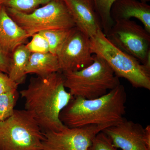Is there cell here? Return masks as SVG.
<instances>
[{"mask_svg": "<svg viewBox=\"0 0 150 150\" xmlns=\"http://www.w3.org/2000/svg\"><path fill=\"white\" fill-rule=\"evenodd\" d=\"M61 72L45 77H31L26 88L19 92L25 109L32 113L42 131L60 132L67 128L59 115L74 97L66 90Z\"/></svg>", "mask_w": 150, "mask_h": 150, "instance_id": "6da1fadb", "label": "cell"}, {"mask_svg": "<svg viewBox=\"0 0 150 150\" xmlns=\"http://www.w3.org/2000/svg\"><path fill=\"white\" fill-rule=\"evenodd\" d=\"M127 94L123 85L94 99L74 97L62 110L60 121L68 128L89 125L112 126L123 120Z\"/></svg>", "mask_w": 150, "mask_h": 150, "instance_id": "7a4b0ae2", "label": "cell"}, {"mask_svg": "<svg viewBox=\"0 0 150 150\" xmlns=\"http://www.w3.org/2000/svg\"><path fill=\"white\" fill-rule=\"evenodd\" d=\"M92 64L79 71L63 73L64 86L74 97L98 98L121 84L118 78L104 59L94 54Z\"/></svg>", "mask_w": 150, "mask_h": 150, "instance_id": "3957f363", "label": "cell"}, {"mask_svg": "<svg viewBox=\"0 0 150 150\" xmlns=\"http://www.w3.org/2000/svg\"><path fill=\"white\" fill-rule=\"evenodd\" d=\"M90 39L93 54L104 59L118 78L126 79L135 88L150 90V67L113 45L103 30Z\"/></svg>", "mask_w": 150, "mask_h": 150, "instance_id": "277c9868", "label": "cell"}, {"mask_svg": "<svg viewBox=\"0 0 150 150\" xmlns=\"http://www.w3.org/2000/svg\"><path fill=\"white\" fill-rule=\"evenodd\" d=\"M43 132L32 113L15 109L0 122V150H42Z\"/></svg>", "mask_w": 150, "mask_h": 150, "instance_id": "5b68a950", "label": "cell"}, {"mask_svg": "<svg viewBox=\"0 0 150 150\" xmlns=\"http://www.w3.org/2000/svg\"><path fill=\"white\" fill-rule=\"evenodd\" d=\"M6 8L9 15L29 37L36 33L53 29H71L76 26L62 0H53L30 13Z\"/></svg>", "mask_w": 150, "mask_h": 150, "instance_id": "8992f818", "label": "cell"}, {"mask_svg": "<svg viewBox=\"0 0 150 150\" xmlns=\"http://www.w3.org/2000/svg\"><path fill=\"white\" fill-rule=\"evenodd\" d=\"M105 35L117 48L150 67V33L144 27L131 19L120 20Z\"/></svg>", "mask_w": 150, "mask_h": 150, "instance_id": "52a82bcc", "label": "cell"}, {"mask_svg": "<svg viewBox=\"0 0 150 150\" xmlns=\"http://www.w3.org/2000/svg\"><path fill=\"white\" fill-rule=\"evenodd\" d=\"M91 39L75 26L57 54L62 73L79 71L92 64Z\"/></svg>", "mask_w": 150, "mask_h": 150, "instance_id": "ba28073f", "label": "cell"}, {"mask_svg": "<svg viewBox=\"0 0 150 150\" xmlns=\"http://www.w3.org/2000/svg\"><path fill=\"white\" fill-rule=\"evenodd\" d=\"M109 126L89 125L80 128L67 127L60 132L46 131L43 133L41 149L42 150H88L97 134Z\"/></svg>", "mask_w": 150, "mask_h": 150, "instance_id": "9c48e42d", "label": "cell"}, {"mask_svg": "<svg viewBox=\"0 0 150 150\" xmlns=\"http://www.w3.org/2000/svg\"><path fill=\"white\" fill-rule=\"evenodd\" d=\"M117 149L122 150H150L145 137V128L139 123L124 118L119 123L102 131Z\"/></svg>", "mask_w": 150, "mask_h": 150, "instance_id": "30bf717a", "label": "cell"}, {"mask_svg": "<svg viewBox=\"0 0 150 150\" xmlns=\"http://www.w3.org/2000/svg\"><path fill=\"white\" fill-rule=\"evenodd\" d=\"M76 27L91 38L103 30L93 0H62Z\"/></svg>", "mask_w": 150, "mask_h": 150, "instance_id": "8fae6325", "label": "cell"}, {"mask_svg": "<svg viewBox=\"0 0 150 150\" xmlns=\"http://www.w3.org/2000/svg\"><path fill=\"white\" fill-rule=\"evenodd\" d=\"M29 37L26 32L0 5V50L10 55L18 46L24 44Z\"/></svg>", "mask_w": 150, "mask_h": 150, "instance_id": "7c38bea8", "label": "cell"}, {"mask_svg": "<svg viewBox=\"0 0 150 150\" xmlns=\"http://www.w3.org/2000/svg\"><path fill=\"white\" fill-rule=\"evenodd\" d=\"M110 16L113 22L135 18L150 33V6L140 0H117L112 4Z\"/></svg>", "mask_w": 150, "mask_h": 150, "instance_id": "4fadbf2b", "label": "cell"}, {"mask_svg": "<svg viewBox=\"0 0 150 150\" xmlns=\"http://www.w3.org/2000/svg\"><path fill=\"white\" fill-rule=\"evenodd\" d=\"M61 71L57 55L48 52L31 53L26 67V74L45 77Z\"/></svg>", "mask_w": 150, "mask_h": 150, "instance_id": "5bb4252c", "label": "cell"}, {"mask_svg": "<svg viewBox=\"0 0 150 150\" xmlns=\"http://www.w3.org/2000/svg\"><path fill=\"white\" fill-rule=\"evenodd\" d=\"M30 51L26 45L18 46L10 55L9 68L8 75L13 81L18 84L24 83L26 77V69Z\"/></svg>", "mask_w": 150, "mask_h": 150, "instance_id": "9a60e30c", "label": "cell"}, {"mask_svg": "<svg viewBox=\"0 0 150 150\" xmlns=\"http://www.w3.org/2000/svg\"><path fill=\"white\" fill-rule=\"evenodd\" d=\"M117 0H93L97 13L99 17L103 31L105 35L108 32L114 23L111 16L110 9L115 2ZM149 2L150 0H140Z\"/></svg>", "mask_w": 150, "mask_h": 150, "instance_id": "2e32d148", "label": "cell"}, {"mask_svg": "<svg viewBox=\"0 0 150 150\" xmlns=\"http://www.w3.org/2000/svg\"><path fill=\"white\" fill-rule=\"evenodd\" d=\"M71 29H53L39 32L46 38L49 46V52L57 55L69 36Z\"/></svg>", "mask_w": 150, "mask_h": 150, "instance_id": "e0dca14e", "label": "cell"}, {"mask_svg": "<svg viewBox=\"0 0 150 150\" xmlns=\"http://www.w3.org/2000/svg\"><path fill=\"white\" fill-rule=\"evenodd\" d=\"M53 0H4L2 4L7 8L23 13H30L40 6H43Z\"/></svg>", "mask_w": 150, "mask_h": 150, "instance_id": "ac0fdd59", "label": "cell"}, {"mask_svg": "<svg viewBox=\"0 0 150 150\" xmlns=\"http://www.w3.org/2000/svg\"><path fill=\"white\" fill-rule=\"evenodd\" d=\"M19 95L18 91L12 93L0 94V122L13 114Z\"/></svg>", "mask_w": 150, "mask_h": 150, "instance_id": "d6986e66", "label": "cell"}, {"mask_svg": "<svg viewBox=\"0 0 150 150\" xmlns=\"http://www.w3.org/2000/svg\"><path fill=\"white\" fill-rule=\"evenodd\" d=\"M30 42L26 46L31 53H46L49 52V46L46 38L40 33L32 36Z\"/></svg>", "mask_w": 150, "mask_h": 150, "instance_id": "ffe728a7", "label": "cell"}, {"mask_svg": "<svg viewBox=\"0 0 150 150\" xmlns=\"http://www.w3.org/2000/svg\"><path fill=\"white\" fill-rule=\"evenodd\" d=\"M88 150H118L114 146L110 138L101 131L94 138Z\"/></svg>", "mask_w": 150, "mask_h": 150, "instance_id": "44dd1931", "label": "cell"}, {"mask_svg": "<svg viewBox=\"0 0 150 150\" xmlns=\"http://www.w3.org/2000/svg\"><path fill=\"white\" fill-rule=\"evenodd\" d=\"M18 85L13 81L8 75L0 71V94L17 91Z\"/></svg>", "mask_w": 150, "mask_h": 150, "instance_id": "7402d4cb", "label": "cell"}, {"mask_svg": "<svg viewBox=\"0 0 150 150\" xmlns=\"http://www.w3.org/2000/svg\"><path fill=\"white\" fill-rule=\"evenodd\" d=\"M10 55L0 50V71L8 74L9 68Z\"/></svg>", "mask_w": 150, "mask_h": 150, "instance_id": "603a6c76", "label": "cell"}, {"mask_svg": "<svg viewBox=\"0 0 150 150\" xmlns=\"http://www.w3.org/2000/svg\"><path fill=\"white\" fill-rule=\"evenodd\" d=\"M3 1H4V0H0V5L2 4Z\"/></svg>", "mask_w": 150, "mask_h": 150, "instance_id": "cb8c5ba5", "label": "cell"}]
</instances>
